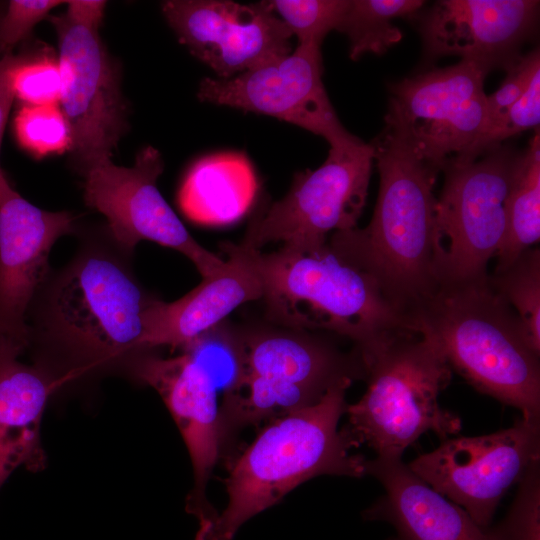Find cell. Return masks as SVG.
Segmentation results:
<instances>
[{"label":"cell","mask_w":540,"mask_h":540,"mask_svg":"<svg viewBox=\"0 0 540 540\" xmlns=\"http://www.w3.org/2000/svg\"><path fill=\"white\" fill-rule=\"evenodd\" d=\"M373 162L372 145L361 139L330 147L317 169L297 173L286 196L254 217L240 244L257 250L272 242L315 249L328 242L329 232L355 228Z\"/></svg>","instance_id":"9"},{"label":"cell","mask_w":540,"mask_h":540,"mask_svg":"<svg viewBox=\"0 0 540 540\" xmlns=\"http://www.w3.org/2000/svg\"><path fill=\"white\" fill-rule=\"evenodd\" d=\"M227 260L217 273L173 302L157 299L149 317L146 345L182 348L219 325L241 304L261 299L260 282L236 250L234 243L221 245Z\"/></svg>","instance_id":"19"},{"label":"cell","mask_w":540,"mask_h":540,"mask_svg":"<svg viewBox=\"0 0 540 540\" xmlns=\"http://www.w3.org/2000/svg\"><path fill=\"white\" fill-rule=\"evenodd\" d=\"M269 4L298 44L321 45L330 31L338 29L349 0H273Z\"/></svg>","instance_id":"27"},{"label":"cell","mask_w":540,"mask_h":540,"mask_svg":"<svg viewBox=\"0 0 540 540\" xmlns=\"http://www.w3.org/2000/svg\"><path fill=\"white\" fill-rule=\"evenodd\" d=\"M424 2L421 0H349L337 31L349 40V57L356 61L363 55L384 54L402 39L395 18H412Z\"/></svg>","instance_id":"24"},{"label":"cell","mask_w":540,"mask_h":540,"mask_svg":"<svg viewBox=\"0 0 540 540\" xmlns=\"http://www.w3.org/2000/svg\"><path fill=\"white\" fill-rule=\"evenodd\" d=\"M540 455V419L481 436L445 440L407 466L433 490L465 510L483 529L508 490Z\"/></svg>","instance_id":"11"},{"label":"cell","mask_w":540,"mask_h":540,"mask_svg":"<svg viewBox=\"0 0 540 540\" xmlns=\"http://www.w3.org/2000/svg\"><path fill=\"white\" fill-rule=\"evenodd\" d=\"M58 0H11L0 14V58L27 38L34 26L55 7Z\"/></svg>","instance_id":"33"},{"label":"cell","mask_w":540,"mask_h":540,"mask_svg":"<svg viewBox=\"0 0 540 540\" xmlns=\"http://www.w3.org/2000/svg\"><path fill=\"white\" fill-rule=\"evenodd\" d=\"M161 7L179 41L220 79L292 51V35L269 1L244 5L229 0H168Z\"/></svg>","instance_id":"15"},{"label":"cell","mask_w":540,"mask_h":540,"mask_svg":"<svg viewBox=\"0 0 540 540\" xmlns=\"http://www.w3.org/2000/svg\"><path fill=\"white\" fill-rule=\"evenodd\" d=\"M257 276L271 319L302 331L326 330L350 339L361 358L392 336L413 331L376 280L328 242L315 249L277 251L234 244Z\"/></svg>","instance_id":"4"},{"label":"cell","mask_w":540,"mask_h":540,"mask_svg":"<svg viewBox=\"0 0 540 540\" xmlns=\"http://www.w3.org/2000/svg\"><path fill=\"white\" fill-rule=\"evenodd\" d=\"M540 69L535 72L524 94L488 130L483 132L465 151L453 157L458 162H471L485 152L520 132L539 126Z\"/></svg>","instance_id":"29"},{"label":"cell","mask_w":540,"mask_h":540,"mask_svg":"<svg viewBox=\"0 0 540 540\" xmlns=\"http://www.w3.org/2000/svg\"><path fill=\"white\" fill-rule=\"evenodd\" d=\"M164 169L154 147L142 149L131 167L102 163L82 177L87 206L105 216L114 240L134 251L148 240L185 255L203 278L221 270L223 260L202 247L160 193L157 181Z\"/></svg>","instance_id":"12"},{"label":"cell","mask_w":540,"mask_h":540,"mask_svg":"<svg viewBox=\"0 0 540 540\" xmlns=\"http://www.w3.org/2000/svg\"><path fill=\"white\" fill-rule=\"evenodd\" d=\"M321 45L298 44L288 55L228 79L205 78L201 101L265 114L323 137L330 147L359 140L340 122L325 90Z\"/></svg>","instance_id":"13"},{"label":"cell","mask_w":540,"mask_h":540,"mask_svg":"<svg viewBox=\"0 0 540 540\" xmlns=\"http://www.w3.org/2000/svg\"><path fill=\"white\" fill-rule=\"evenodd\" d=\"M362 361L366 392L345 411L359 446L368 445L377 458L401 459L422 434L446 438L461 429L460 419L438 402L452 369L432 338L403 331Z\"/></svg>","instance_id":"6"},{"label":"cell","mask_w":540,"mask_h":540,"mask_svg":"<svg viewBox=\"0 0 540 540\" xmlns=\"http://www.w3.org/2000/svg\"><path fill=\"white\" fill-rule=\"evenodd\" d=\"M505 519L489 529L496 540H539L540 464L535 460L520 480Z\"/></svg>","instance_id":"31"},{"label":"cell","mask_w":540,"mask_h":540,"mask_svg":"<svg viewBox=\"0 0 540 540\" xmlns=\"http://www.w3.org/2000/svg\"><path fill=\"white\" fill-rule=\"evenodd\" d=\"M519 154L501 144L474 161L445 163L436 202L441 282L489 275L506 233V198Z\"/></svg>","instance_id":"8"},{"label":"cell","mask_w":540,"mask_h":540,"mask_svg":"<svg viewBox=\"0 0 540 540\" xmlns=\"http://www.w3.org/2000/svg\"><path fill=\"white\" fill-rule=\"evenodd\" d=\"M3 10L0 9V14L2 13Z\"/></svg>","instance_id":"36"},{"label":"cell","mask_w":540,"mask_h":540,"mask_svg":"<svg viewBox=\"0 0 540 540\" xmlns=\"http://www.w3.org/2000/svg\"><path fill=\"white\" fill-rule=\"evenodd\" d=\"M15 98L23 105H59L61 72L58 59L21 54L13 73Z\"/></svg>","instance_id":"30"},{"label":"cell","mask_w":540,"mask_h":540,"mask_svg":"<svg viewBox=\"0 0 540 540\" xmlns=\"http://www.w3.org/2000/svg\"><path fill=\"white\" fill-rule=\"evenodd\" d=\"M244 375H255L325 393L342 379L365 378L359 352L345 355L301 333L262 331L242 334Z\"/></svg>","instance_id":"20"},{"label":"cell","mask_w":540,"mask_h":540,"mask_svg":"<svg viewBox=\"0 0 540 540\" xmlns=\"http://www.w3.org/2000/svg\"><path fill=\"white\" fill-rule=\"evenodd\" d=\"M256 191V176L248 159L239 153H221L204 157L190 168L178 203L195 223L225 225L250 209Z\"/></svg>","instance_id":"22"},{"label":"cell","mask_w":540,"mask_h":540,"mask_svg":"<svg viewBox=\"0 0 540 540\" xmlns=\"http://www.w3.org/2000/svg\"><path fill=\"white\" fill-rule=\"evenodd\" d=\"M76 234L75 254L51 270L27 314V352L56 390L108 371L126 373L149 350V317L158 299L138 280L133 252L107 227Z\"/></svg>","instance_id":"1"},{"label":"cell","mask_w":540,"mask_h":540,"mask_svg":"<svg viewBox=\"0 0 540 540\" xmlns=\"http://www.w3.org/2000/svg\"><path fill=\"white\" fill-rule=\"evenodd\" d=\"M352 382L342 379L317 403L267 422L231 462L227 505L196 540H232L244 523L313 477L367 475V459L351 452L358 443L347 428L338 430Z\"/></svg>","instance_id":"3"},{"label":"cell","mask_w":540,"mask_h":540,"mask_svg":"<svg viewBox=\"0 0 540 540\" xmlns=\"http://www.w3.org/2000/svg\"><path fill=\"white\" fill-rule=\"evenodd\" d=\"M494 291L515 311L540 351V250L522 252L509 266L489 274Z\"/></svg>","instance_id":"25"},{"label":"cell","mask_w":540,"mask_h":540,"mask_svg":"<svg viewBox=\"0 0 540 540\" xmlns=\"http://www.w3.org/2000/svg\"><path fill=\"white\" fill-rule=\"evenodd\" d=\"M538 8L535 0H440L412 19L428 59L459 56L490 72L507 69L521 56Z\"/></svg>","instance_id":"17"},{"label":"cell","mask_w":540,"mask_h":540,"mask_svg":"<svg viewBox=\"0 0 540 540\" xmlns=\"http://www.w3.org/2000/svg\"><path fill=\"white\" fill-rule=\"evenodd\" d=\"M540 240L539 130L520 152L506 198V233L496 255L494 271L509 266Z\"/></svg>","instance_id":"23"},{"label":"cell","mask_w":540,"mask_h":540,"mask_svg":"<svg viewBox=\"0 0 540 540\" xmlns=\"http://www.w3.org/2000/svg\"><path fill=\"white\" fill-rule=\"evenodd\" d=\"M380 176L370 223L333 233L328 244L371 275L410 321L441 282V241L433 188L436 168L383 132L370 143Z\"/></svg>","instance_id":"2"},{"label":"cell","mask_w":540,"mask_h":540,"mask_svg":"<svg viewBox=\"0 0 540 540\" xmlns=\"http://www.w3.org/2000/svg\"><path fill=\"white\" fill-rule=\"evenodd\" d=\"M488 278L442 281L413 313L412 329L477 391L540 419V351Z\"/></svg>","instance_id":"5"},{"label":"cell","mask_w":540,"mask_h":540,"mask_svg":"<svg viewBox=\"0 0 540 540\" xmlns=\"http://www.w3.org/2000/svg\"><path fill=\"white\" fill-rule=\"evenodd\" d=\"M126 374L152 387L170 411L187 447L194 473L186 509L197 518L198 530L204 529L217 515L206 495L224 439L217 389L182 351L173 357H162L154 350L144 351L130 362Z\"/></svg>","instance_id":"16"},{"label":"cell","mask_w":540,"mask_h":540,"mask_svg":"<svg viewBox=\"0 0 540 540\" xmlns=\"http://www.w3.org/2000/svg\"><path fill=\"white\" fill-rule=\"evenodd\" d=\"M367 474L382 484L385 494L366 517L390 522L394 540H496L461 507L417 477L401 459L367 460Z\"/></svg>","instance_id":"18"},{"label":"cell","mask_w":540,"mask_h":540,"mask_svg":"<svg viewBox=\"0 0 540 540\" xmlns=\"http://www.w3.org/2000/svg\"><path fill=\"white\" fill-rule=\"evenodd\" d=\"M50 20L58 38L59 106L70 129V159L83 176L111 160L126 132V106L99 28L77 24L64 14Z\"/></svg>","instance_id":"10"},{"label":"cell","mask_w":540,"mask_h":540,"mask_svg":"<svg viewBox=\"0 0 540 540\" xmlns=\"http://www.w3.org/2000/svg\"><path fill=\"white\" fill-rule=\"evenodd\" d=\"M208 376L218 393L229 394L245 372L242 334L223 322L204 332L182 348Z\"/></svg>","instance_id":"26"},{"label":"cell","mask_w":540,"mask_h":540,"mask_svg":"<svg viewBox=\"0 0 540 540\" xmlns=\"http://www.w3.org/2000/svg\"><path fill=\"white\" fill-rule=\"evenodd\" d=\"M22 355L0 353V489L19 467L42 471L46 454L41 421L56 390L49 377Z\"/></svg>","instance_id":"21"},{"label":"cell","mask_w":540,"mask_h":540,"mask_svg":"<svg viewBox=\"0 0 540 540\" xmlns=\"http://www.w3.org/2000/svg\"><path fill=\"white\" fill-rule=\"evenodd\" d=\"M539 69L540 53L538 49L521 55L506 69L507 75L499 89L487 96L486 119L482 133L499 121L517 102Z\"/></svg>","instance_id":"32"},{"label":"cell","mask_w":540,"mask_h":540,"mask_svg":"<svg viewBox=\"0 0 540 540\" xmlns=\"http://www.w3.org/2000/svg\"><path fill=\"white\" fill-rule=\"evenodd\" d=\"M14 130L19 145L34 156L70 149L69 125L58 104L23 105L15 116Z\"/></svg>","instance_id":"28"},{"label":"cell","mask_w":540,"mask_h":540,"mask_svg":"<svg viewBox=\"0 0 540 540\" xmlns=\"http://www.w3.org/2000/svg\"><path fill=\"white\" fill-rule=\"evenodd\" d=\"M20 55L7 54L0 58V148L4 129L15 99L13 73ZM4 171L0 165V176Z\"/></svg>","instance_id":"34"},{"label":"cell","mask_w":540,"mask_h":540,"mask_svg":"<svg viewBox=\"0 0 540 540\" xmlns=\"http://www.w3.org/2000/svg\"><path fill=\"white\" fill-rule=\"evenodd\" d=\"M105 7L106 1L72 0L67 2V11L64 15L77 24L99 28Z\"/></svg>","instance_id":"35"},{"label":"cell","mask_w":540,"mask_h":540,"mask_svg":"<svg viewBox=\"0 0 540 540\" xmlns=\"http://www.w3.org/2000/svg\"><path fill=\"white\" fill-rule=\"evenodd\" d=\"M77 230L74 214L35 206L0 176V353L27 352V314L52 270L50 251Z\"/></svg>","instance_id":"14"},{"label":"cell","mask_w":540,"mask_h":540,"mask_svg":"<svg viewBox=\"0 0 540 540\" xmlns=\"http://www.w3.org/2000/svg\"><path fill=\"white\" fill-rule=\"evenodd\" d=\"M488 73L461 60L391 84L384 131L416 158L442 171L483 131Z\"/></svg>","instance_id":"7"}]
</instances>
